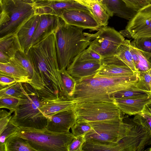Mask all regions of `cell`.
<instances>
[{"label":"cell","mask_w":151,"mask_h":151,"mask_svg":"<svg viewBox=\"0 0 151 151\" xmlns=\"http://www.w3.org/2000/svg\"><path fill=\"white\" fill-rule=\"evenodd\" d=\"M130 51L137 72L147 71L151 68V53L138 49L131 42Z\"/></svg>","instance_id":"cell-23"},{"label":"cell","mask_w":151,"mask_h":151,"mask_svg":"<svg viewBox=\"0 0 151 151\" xmlns=\"http://www.w3.org/2000/svg\"><path fill=\"white\" fill-rule=\"evenodd\" d=\"M102 59L99 55L88 47L77 56L72 62L78 61L101 60Z\"/></svg>","instance_id":"cell-34"},{"label":"cell","mask_w":151,"mask_h":151,"mask_svg":"<svg viewBox=\"0 0 151 151\" xmlns=\"http://www.w3.org/2000/svg\"><path fill=\"white\" fill-rule=\"evenodd\" d=\"M59 17L66 24L84 29L98 31L102 27L92 14L87 9L64 10Z\"/></svg>","instance_id":"cell-12"},{"label":"cell","mask_w":151,"mask_h":151,"mask_svg":"<svg viewBox=\"0 0 151 151\" xmlns=\"http://www.w3.org/2000/svg\"><path fill=\"white\" fill-rule=\"evenodd\" d=\"M74 110L77 120L87 122L123 119V113L115 104L87 102L76 104Z\"/></svg>","instance_id":"cell-8"},{"label":"cell","mask_w":151,"mask_h":151,"mask_svg":"<svg viewBox=\"0 0 151 151\" xmlns=\"http://www.w3.org/2000/svg\"><path fill=\"white\" fill-rule=\"evenodd\" d=\"M15 134L27 139L36 151H68L69 145L75 137L70 132H57L46 127H19Z\"/></svg>","instance_id":"cell-5"},{"label":"cell","mask_w":151,"mask_h":151,"mask_svg":"<svg viewBox=\"0 0 151 151\" xmlns=\"http://www.w3.org/2000/svg\"><path fill=\"white\" fill-rule=\"evenodd\" d=\"M129 7L137 12L151 3V0H122Z\"/></svg>","instance_id":"cell-39"},{"label":"cell","mask_w":151,"mask_h":151,"mask_svg":"<svg viewBox=\"0 0 151 151\" xmlns=\"http://www.w3.org/2000/svg\"><path fill=\"white\" fill-rule=\"evenodd\" d=\"M149 95L135 88L119 91L113 93L111 96L116 99L137 98Z\"/></svg>","instance_id":"cell-32"},{"label":"cell","mask_w":151,"mask_h":151,"mask_svg":"<svg viewBox=\"0 0 151 151\" xmlns=\"http://www.w3.org/2000/svg\"><path fill=\"white\" fill-rule=\"evenodd\" d=\"M138 81L136 87L139 90L151 95V69L137 72Z\"/></svg>","instance_id":"cell-31"},{"label":"cell","mask_w":151,"mask_h":151,"mask_svg":"<svg viewBox=\"0 0 151 151\" xmlns=\"http://www.w3.org/2000/svg\"></svg>","instance_id":"cell-52"},{"label":"cell","mask_w":151,"mask_h":151,"mask_svg":"<svg viewBox=\"0 0 151 151\" xmlns=\"http://www.w3.org/2000/svg\"><path fill=\"white\" fill-rule=\"evenodd\" d=\"M93 0H91V1H93Z\"/></svg>","instance_id":"cell-50"},{"label":"cell","mask_w":151,"mask_h":151,"mask_svg":"<svg viewBox=\"0 0 151 151\" xmlns=\"http://www.w3.org/2000/svg\"><path fill=\"white\" fill-rule=\"evenodd\" d=\"M91 125L88 122L77 120L71 128L72 133L75 137L84 136L92 130Z\"/></svg>","instance_id":"cell-33"},{"label":"cell","mask_w":151,"mask_h":151,"mask_svg":"<svg viewBox=\"0 0 151 151\" xmlns=\"http://www.w3.org/2000/svg\"><path fill=\"white\" fill-rule=\"evenodd\" d=\"M150 151H151V147H150V149L148 150Z\"/></svg>","instance_id":"cell-48"},{"label":"cell","mask_w":151,"mask_h":151,"mask_svg":"<svg viewBox=\"0 0 151 151\" xmlns=\"http://www.w3.org/2000/svg\"><path fill=\"white\" fill-rule=\"evenodd\" d=\"M19 127L9 121L3 132L0 134V151H5L4 142L5 139L15 133Z\"/></svg>","instance_id":"cell-35"},{"label":"cell","mask_w":151,"mask_h":151,"mask_svg":"<svg viewBox=\"0 0 151 151\" xmlns=\"http://www.w3.org/2000/svg\"><path fill=\"white\" fill-rule=\"evenodd\" d=\"M92 129L85 135L86 139L118 143L127 134L132 126V119H114L88 122Z\"/></svg>","instance_id":"cell-7"},{"label":"cell","mask_w":151,"mask_h":151,"mask_svg":"<svg viewBox=\"0 0 151 151\" xmlns=\"http://www.w3.org/2000/svg\"><path fill=\"white\" fill-rule=\"evenodd\" d=\"M77 120V117L73 109L58 113L47 118L46 127L54 132H68Z\"/></svg>","instance_id":"cell-16"},{"label":"cell","mask_w":151,"mask_h":151,"mask_svg":"<svg viewBox=\"0 0 151 151\" xmlns=\"http://www.w3.org/2000/svg\"><path fill=\"white\" fill-rule=\"evenodd\" d=\"M13 112L10 111H7L4 109L0 110V134H1L9 122Z\"/></svg>","instance_id":"cell-41"},{"label":"cell","mask_w":151,"mask_h":151,"mask_svg":"<svg viewBox=\"0 0 151 151\" xmlns=\"http://www.w3.org/2000/svg\"><path fill=\"white\" fill-rule=\"evenodd\" d=\"M84 29L66 24L59 17L55 32L60 70L66 69L73 59L95 38V33L83 32Z\"/></svg>","instance_id":"cell-3"},{"label":"cell","mask_w":151,"mask_h":151,"mask_svg":"<svg viewBox=\"0 0 151 151\" xmlns=\"http://www.w3.org/2000/svg\"><path fill=\"white\" fill-rule=\"evenodd\" d=\"M101 65V60L78 61L72 62L66 69L76 81L94 77Z\"/></svg>","instance_id":"cell-15"},{"label":"cell","mask_w":151,"mask_h":151,"mask_svg":"<svg viewBox=\"0 0 151 151\" xmlns=\"http://www.w3.org/2000/svg\"><path fill=\"white\" fill-rule=\"evenodd\" d=\"M19 50L23 51L17 35L11 33L0 37V51L11 58Z\"/></svg>","instance_id":"cell-24"},{"label":"cell","mask_w":151,"mask_h":151,"mask_svg":"<svg viewBox=\"0 0 151 151\" xmlns=\"http://www.w3.org/2000/svg\"><path fill=\"white\" fill-rule=\"evenodd\" d=\"M134 39L151 37V3L136 12L126 27Z\"/></svg>","instance_id":"cell-10"},{"label":"cell","mask_w":151,"mask_h":151,"mask_svg":"<svg viewBox=\"0 0 151 151\" xmlns=\"http://www.w3.org/2000/svg\"><path fill=\"white\" fill-rule=\"evenodd\" d=\"M101 3L110 17H112L115 15L129 20L137 12L127 6L122 0H103Z\"/></svg>","instance_id":"cell-20"},{"label":"cell","mask_w":151,"mask_h":151,"mask_svg":"<svg viewBox=\"0 0 151 151\" xmlns=\"http://www.w3.org/2000/svg\"><path fill=\"white\" fill-rule=\"evenodd\" d=\"M131 42L138 49L151 53V37L136 39Z\"/></svg>","instance_id":"cell-38"},{"label":"cell","mask_w":151,"mask_h":151,"mask_svg":"<svg viewBox=\"0 0 151 151\" xmlns=\"http://www.w3.org/2000/svg\"><path fill=\"white\" fill-rule=\"evenodd\" d=\"M137 72L133 75L114 77H95L76 81L73 100L77 104L106 102L115 104L111 96L116 92L136 88Z\"/></svg>","instance_id":"cell-2"},{"label":"cell","mask_w":151,"mask_h":151,"mask_svg":"<svg viewBox=\"0 0 151 151\" xmlns=\"http://www.w3.org/2000/svg\"><path fill=\"white\" fill-rule=\"evenodd\" d=\"M23 0L25 1L29 2H34L36 0Z\"/></svg>","instance_id":"cell-46"},{"label":"cell","mask_w":151,"mask_h":151,"mask_svg":"<svg viewBox=\"0 0 151 151\" xmlns=\"http://www.w3.org/2000/svg\"><path fill=\"white\" fill-rule=\"evenodd\" d=\"M89 0V1H90V0Z\"/></svg>","instance_id":"cell-51"},{"label":"cell","mask_w":151,"mask_h":151,"mask_svg":"<svg viewBox=\"0 0 151 151\" xmlns=\"http://www.w3.org/2000/svg\"><path fill=\"white\" fill-rule=\"evenodd\" d=\"M86 6L89 0H72Z\"/></svg>","instance_id":"cell-45"},{"label":"cell","mask_w":151,"mask_h":151,"mask_svg":"<svg viewBox=\"0 0 151 151\" xmlns=\"http://www.w3.org/2000/svg\"><path fill=\"white\" fill-rule=\"evenodd\" d=\"M4 145L5 151H36L27 139L15 134L6 139Z\"/></svg>","instance_id":"cell-26"},{"label":"cell","mask_w":151,"mask_h":151,"mask_svg":"<svg viewBox=\"0 0 151 151\" xmlns=\"http://www.w3.org/2000/svg\"><path fill=\"white\" fill-rule=\"evenodd\" d=\"M10 58L6 55L0 51V63H6L9 62Z\"/></svg>","instance_id":"cell-44"},{"label":"cell","mask_w":151,"mask_h":151,"mask_svg":"<svg viewBox=\"0 0 151 151\" xmlns=\"http://www.w3.org/2000/svg\"><path fill=\"white\" fill-rule=\"evenodd\" d=\"M101 62V66L94 77L130 76L137 73L116 56L102 59Z\"/></svg>","instance_id":"cell-14"},{"label":"cell","mask_w":151,"mask_h":151,"mask_svg":"<svg viewBox=\"0 0 151 151\" xmlns=\"http://www.w3.org/2000/svg\"><path fill=\"white\" fill-rule=\"evenodd\" d=\"M141 112L151 116V101L145 105Z\"/></svg>","instance_id":"cell-43"},{"label":"cell","mask_w":151,"mask_h":151,"mask_svg":"<svg viewBox=\"0 0 151 151\" xmlns=\"http://www.w3.org/2000/svg\"><path fill=\"white\" fill-rule=\"evenodd\" d=\"M132 120L135 123L141 125L145 128L151 135V116L140 112L135 115Z\"/></svg>","instance_id":"cell-37"},{"label":"cell","mask_w":151,"mask_h":151,"mask_svg":"<svg viewBox=\"0 0 151 151\" xmlns=\"http://www.w3.org/2000/svg\"><path fill=\"white\" fill-rule=\"evenodd\" d=\"M0 75L13 78L17 82L30 84L32 82L29 73L14 57L8 63H0Z\"/></svg>","instance_id":"cell-17"},{"label":"cell","mask_w":151,"mask_h":151,"mask_svg":"<svg viewBox=\"0 0 151 151\" xmlns=\"http://www.w3.org/2000/svg\"><path fill=\"white\" fill-rule=\"evenodd\" d=\"M56 27L24 51L39 78L40 86L36 91L43 100L65 99L57 57Z\"/></svg>","instance_id":"cell-1"},{"label":"cell","mask_w":151,"mask_h":151,"mask_svg":"<svg viewBox=\"0 0 151 151\" xmlns=\"http://www.w3.org/2000/svg\"><path fill=\"white\" fill-rule=\"evenodd\" d=\"M103 0H93V1H97L99 3H101Z\"/></svg>","instance_id":"cell-47"},{"label":"cell","mask_w":151,"mask_h":151,"mask_svg":"<svg viewBox=\"0 0 151 151\" xmlns=\"http://www.w3.org/2000/svg\"><path fill=\"white\" fill-rule=\"evenodd\" d=\"M14 57L20 61L29 73L32 80L31 83L29 84L37 91L40 86V78L27 55L24 52L19 50L16 52Z\"/></svg>","instance_id":"cell-25"},{"label":"cell","mask_w":151,"mask_h":151,"mask_svg":"<svg viewBox=\"0 0 151 151\" xmlns=\"http://www.w3.org/2000/svg\"><path fill=\"white\" fill-rule=\"evenodd\" d=\"M130 40H125V42L119 47L116 56L122 61L134 72H137L130 51Z\"/></svg>","instance_id":"cell-28"},{"label":"cell","mask_w":151,"mask_h":151,"mask_svg":"<svg viewBox=\"0 0 151 151\" xmlns=\"http://www.w3.org/2000/svg\"><path fill=\"white\" fill-rule=\"evenodd\" d=\"M22 83L16 82L4 87L0 88V98L11 96L21 98L24 93Z\"/></svg>","instance_id":"cell-30"},{"label":"cell","mask_w":151,"mask_h":151,"mask_svg":"<svg viewBox=\"0 0 151 151\" xmlns=\"http://www.w3.org/2000/svg\"><path fill=\"white\" fill-rule=\"evenodd\" d=\"M86 6L101 26L102 27L106 26L110 17L102 4L90 0L88 2Z\"/></svg>","instance_id":"cell-27"},{"label":"cell","mask_w":151,"mask_h":151,"mask_svg":"<svg viewBox=\"0 0 151 151\" xmlns=\"http://www.w3.org/2000/svg\"><path fill=\"white\" fill-rule=\"evenodd\" d=\"M37 0H35V1H37Z\"/></svg>","instance_id":"cell-49"},{"label":"cell","mask_w":151,"mask_h":151,"mask_svg":"<svg viewBox=\"0 0 151 151\" xmlns=\"http://www.w3.org/2000/svg\"><path fill=\"white\" fill-rule=\"evenodd\" d=\"M21 98L11 96L0 98V108H6L13 112L17 107Z\"/></svg>","instance_id":"cell-36"},{"label":"cell","mask_w":151,"mask_h":151,"mask_svg":"<svg viewBox=\"0 0 151 151\" xmlns=\"http://www.w3.org/2000/svg\"><path fill=\"white\" fill-rule=\"evenodd\" d=\"M36 13L41 15L50 14L58 16L66 10L74 9H86L88 7L72 0H39L32 3Z\"/></svg>","instance_id":"cell-13"},{"label":"cell","mask_w":151,"mask_h":151,"mask_svg":"<svg viewBox=\"0 0 151 151\" xmlns=\"http://www.w3.org/2000/svg\"><path fill=\"white\" fill-rule=\"evenodd\" d=\"M115 99V104L121 111L131 116L142 112L145 105L151 101V95L137 98Z\"/></svg>","instance_id":"cell-18"},{"label":"cell","mask_w":151,"mask_h":151,"mask_svg":"<svg viewBox=\"0 0 151 151\" xmlns=\"http://www.w3.org/2000/svg\"><path fill=\"white\" fill-rule=\"evenodd\" d=\"M62 81L64 99L73 100L76 82L75 79L67 72L65 69L60 70Z\"/></svg>","instance_id":"cell-29"},{"label":"cell","mask_w":151,"mask_h":151,"mask_svg":"<svg viewBox=\"0 0 151 151\" xmlns=\"http://www.w3.org/2000/svg\"><path fill=\"white\" fill-rule=\"evenodd\" d=\"M40 15L35 14L20 28L17 35L22 50L24 52L30 44L40 19Z\"/></svg>","instance_id":"cell-21"},{"label":"cell","mask_w":151,"mask_h":151,"mask_svg":"<svg viewBox=\"0 0 151 151\" xmlns=\"http://www.w3.org/2000/svg\"><path fill=\"white\" fill-rule=\"evenodd\" d=\"M76 104L75 100L60 98L43 100L40 109L47 119L58 113L73 109Z\"/></svg>","instance_id":"cell-19"},{"label":"cell","mask_w":151,"mask_h":151,"mask_svg":"<svg viewBox=\"0 0 151 151\" xmlns=\"http://www.w3.org/2000/svg\"><path fill=\"white\" fill-rule=\"evenodd\" d=\"M23 96L10 122L19 127H46L47 119L40 109L43 99L29 83H23Z\"/></svg>","instance_id":"cell-4"},{"label":"cell","mask_w":151,"mask_h":151,"mask_svg":"<svg viewBox=\"0 0 151 151\" xmlns=\"http://www.w3.org/2000/svg\"><path fill=\"white\" fill-rule=\"evenodd\" d=\"M17 82L11 77L0 75V88H3Z\"/></svg>","instance_id":"cell-42"},{"label":"cell","mask_w":151,"mask_h":151,"mask_svg":"<svg viewBox=\"0 0 151 151\" xmlns=\"http://www.w3.org/2000/svg\"><path fill=\"white\" fill-rule=\"evenodd\" d=\"M85 140L84 136L75 137L69 145L68 151H82V147Z\"/></svg>","instance_id":"cell-40"},{"label":"cell","mask_w":151,"mask_h":151,"mask_svg":"<svg viewBox=\"0 0 151 151\" xmlns=\"http://www.w3.org/2000/svg\"><path fill=\"white\" fill-rule=\"evenodd\" d=\"M40 16L38 23L28 47L33 45L45 32L55 27L57 24L58 16L50 14Z\"/></svg>","instance_id":"cell-22"},{"label":"cell","mask_w":151,"mask_h":151,"mask_svg":"<svg viewBox=\"0 0 151 151\" xmlns=\"http://www.w3.org/2000/svg\"><path fill=\"white\" fill-rule=\"evenodd\" d=\"M32 3L23 0H0V37L11 33L17 35L36 14Z\"/></svg>","instance_id":"cell-6"},{"label":"cell","mask_w":151,"mask_h":151,"mask_svg":"<svg viewBox=\"0 0 151 151\" xmlns=\"http://www.w3.org/2000/svg\"><path fill=\"white\" fill-rule=\"evenodd\" d=\"M151 142V135L142 126L134 122L127 135L119 142L121 151H141Z\"/></svg>","instance_id":"cell-11"},{"label":"cell","mask_w":151,"mask_h":151,"mask_svg":"<svg viewBox=\"0 0 151 151\" xmlns=\"http://www.w3.org/2000/svg\"><path fill=\"white\" fill-rule=\"evenodd\" d=\"M95 34L96 37L89 47L102 59L115 56L119 47L125 40L119 32L107 26L102 27Z\"/></svg>","instance_id":"cell-9"}]
</instances>
